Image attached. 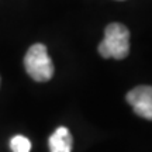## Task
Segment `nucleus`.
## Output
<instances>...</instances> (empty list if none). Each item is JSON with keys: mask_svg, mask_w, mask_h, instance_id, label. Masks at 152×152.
Segmentation results:
<instances>
[{"mask_svg": "<svg viewBox=\"0 0 152 152\" xmlns=\"http://www.w3.org/2000/svg\"><path fill=\"white\" fill-rule=\"evenodd\" d=\"M27 73L37 82H48L54 76V64L44 44H34L24 56Z\"/></svg>", "mask_w": 152, "mask_h": 152, "instance_id": "nucleus-2", "label": "nucleus"}, {"mask_svg": "<svg viewBox=\"0 0 152 152\" xmlns=\"http://www.w3.org/2000/svg\"><path fill=\"white\" fill-rule=\"evenodd\" d=\"M10 148L13 152H30L31 142H30L27 137L16 135L10 140Z\"/></svg>", "mask_w": 152, "mask_h": 152, "instance_id": "nucleus-5", "label": "nucleus"}, {"mask_svg": "<svg viewBox=\"0 0 152 152\" xmlns=\"http://www.w3.org/2000/svg\"><path fill=\"white\" fill-rule=\"evenodd\" d=\"M127 102L132 106L137 115L152 121V86L141 85L127 93Z\"/></svg>", "mask_w": 152, "mask_h": 152, "instance_id": "nucleus-3", "label": "nucleus"}, {"mask_svg": "<svg viewBox=\"0 0 152 152\" xmlns=\"http://www.w3.org/2000/svg\"><path fill=\"white\" fill-rule=\"evenodd\" d=\"M49 152H72L73 138L66 127H58L48 140Z\"/></svg>", "mask_w": 152, "mask_h": 152, "instance_id": "nucleus-4", "label": "nucleus"}, {"mask_svg": "<svg viewBox=\"0 0 152 152\" xmlns=\"http://www.w3.org/2000/svg\"><path fill=\"white\" fill-rule=\"evenodd\" d=\"M99 54L106 59H124L130 54V31L124 24L111 23L104 30L103 41L99 44Z\"/></svg>", "mask_w": 152, "mask_h": 152, "instance_id": "nucleus-1", "label": "nucleus"}]
</instances>
